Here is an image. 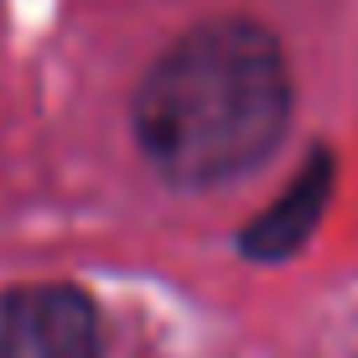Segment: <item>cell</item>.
I'll list each match as a JSON object with an SVG mask.
<instances>
[{
    "instance_id": "cell-3",
    "label": "cell",
    "mask_w": 358,
    "mask_h": 358,
    "mask_svg": "<svg viewBox=\"0 0 358 358\" xmlns=\"http://www.w3.org/2000/svg\"><path fill=\"white\" fill-rule=\"evenodd\" d=\"M332 177H338L332 151L327 145H312V156H306V166L296 171V182L255 218V224L239 229V250L250 255V260H265V265L291 260V255L312 239V229L322 224L327 197H332Z\"/></svg>"
},
{
    "instance_id": "cell-1",
    "label": "cell",
    "mask_w": 358,
    "mask_h": 358,
    "mask_svg": "<svg viewBox=\"0 0 358 358\" xmlns=\"http://www.w3.org/2000/svg\"><path fill=\"white\" fill-rule=\"evenodd\" d=\"M291 99V63L275 31L250 16H218L182 31L145 68L130 130L162 182L182 192L224 187L286 141Z\"/></svg>"
},
{
    "instance_id": "cell-2",
    "label": "cell",
    "mask_w": 358,
    "mask_h": 358,
    "mask_svg": "<svg viewBox=\"0 0 358 358\" xmlns=\"http://www.w3.org/2000/svg\"><path fill=\"white\" fill-rule=\"evenodd\" d=\"M104 322L89 291L31 280L0 291V358H99Z\"/></svg>"
}]
</instances>
